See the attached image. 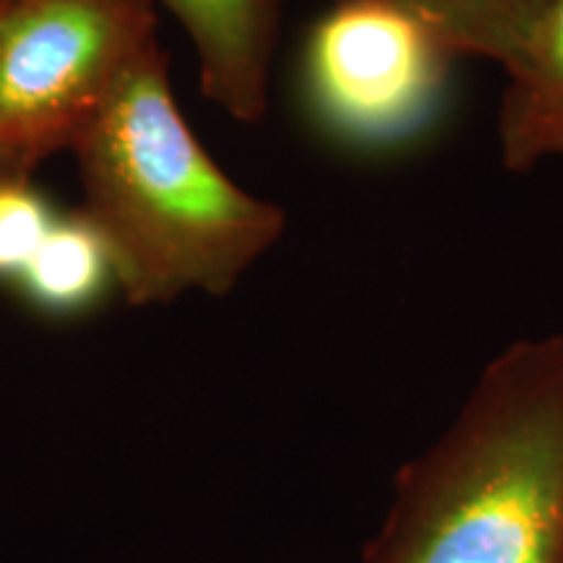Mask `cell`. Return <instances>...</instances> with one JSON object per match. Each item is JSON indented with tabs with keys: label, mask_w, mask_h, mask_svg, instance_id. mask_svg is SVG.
Segmentation results:
<instances>
[{
	"label": "cell",
	"mask_w": 563,
	"mask_h": 563,
	"mask_svg": "<svg viewBox=\"0 0 563 563\" xmlns=\"http://www.w3.org/2000/svg\"><path fill=\"white\" fill-rule=\"evenodd\" d=\"M454 58H483L506 68L522 51L551 0H394Z\"/></svg>",
	"instance_id": "52a82bcc"
},
{
	"label": "cell",
	"mask_w": 563,
	"mask_h": 563,
	"mask_svg": "<svg viewBox=\"0 0 563 563\" xmlns=\"http://www.w3.org/2000/svg\"><path fill=\"white\" fill-rule=\"evenodd\" d=\"M506 70L498 152L506 170L530 173L563 157V0H551Z\"/></svg>",
	"instance_id": "8992f818"
},
{
	"label": "cell",
	"mask_w": 563,
	"mask_h": 563,
	"mask_svg": "<svg viewBox=\"0 0 563 563\" xmlns=\"http://www.w3.org/2000/svg\"><path fill=\"white\" fill-rule=\"evenodd\" d=\"M74 146L89 222L133 302L228 292L285 230L282 209L235 186L196 141L154 42L123 68Z\"/></svg>",
	"instance_id": "7a4b0ae2"
},
{
	"label": "cell",
	"mask_w": 563,
	"mask_h": 563,
	"mask_svg": "<svg viewBox=\"0 0 563 563\" xmlns=\"http://www.w3.org/2000/svg\"><path fill=\"white\" fill-rule=\"evenodd\" d=\"M336 3H340V0H336Z\"/></svg>",
	"instance_id": "30bf717a"
},
{
	"label": "cell",
	"mask_w": 563,
	"mask_h": 563,
	"mask_svg": "<svg viewBox=\"0 0 563 563\" xmlns=\"http://www.w3.org/2000/svg\"><path fill=\"white\" fill-rule=\"evenodd\" d=\"M452 60L394 0H340L308 40V97L321 123L350 144L399 146L435 121Z\"/></svg>",
	"instance_id": "277c9868"
},
{
	"label": "cell",
	"mask_w": 563,
	"mask_h": 563,
	"mask_svg": "<svg viewBox=\"0 0 563 563\" xmlns=\"http://www.w3.org/2000/svg\"><path fill=\"white\" fill-rule=\"evenodd\" d=\"M361 563H563V332L485 365L446 431L394 475Z\"/></svg>",
	"instance_id": "6da1fadb"
},
{
	"label": "cell",
	"mask_w": 563,
	"mask_h": 563,
	"mask_svg": "<svg viewBox=\"0 0 563 563\" xmlns=\"http://www.w3.org/2000/svg\"><path fill=\"white\" fill-rule=\"evenodd\" d=\"M51 228L37 196L19 183H0V274L24 269Z\"/></svg>",
	"instance_id": "9c48e42d"
},
{
	"label": "cell",
	"mask_w": 563,
	"mask_h": 563,
	"mask_svg": "<svg viewBox=\"0 0 563 563\" xmlns=\"http://www.w3.org/2000/svg\"><path fill=\"white\" fill-rule=\"evenodd\" d=\"M0 3H3V0H0Z\"/></svg>",
	"instance_id": "8fae6325"
},
{
	"label": "cell",
	"mask_w": 563,
	"mask_h": 563,
	"mask_svg": "<svg viewBox=\"0 0 563 563\" xmlns=\"http://www.w3.org/2000/svg\"><path fill=\"white\" fill-rule=\"evenodd\" d=\"M150 3H0V165H30L74 144L123 68L154 42Z\"/></svg>",
	"instance_id": "3957f363"
},
{
	"label": "cell",
	"mask_w": 563,
	"mask_h": 563,
	"mask_svg": "<svg viewBox=\"0 0 563 563\" xmlns=\"http://www.w3.org/2000/svg\"><path fill=\"white\" fill-rule=\"evenodd\" d=\"M199 55L207 97L253 123L266 110L277 0H162Z\"/></svg>",
	"instance_id": "5b68a950"
},
{
	"label": "cell",
	"mask_w": 563,
	"mask_h": 563,
	"mask_svg": "<svg viewBox=\"0 0 563 563\" xmlns=\"http://www.w3.org/2000/svg\"><path fill=\"white\" fill-rule=\"evenodd\" d=\"M110 256L91 222L53 224L24 266V282L40 302L53 308L81 306L97 292Z\"/></svg>",
	"instance_id": "ba28073f"
}]
</instances>
